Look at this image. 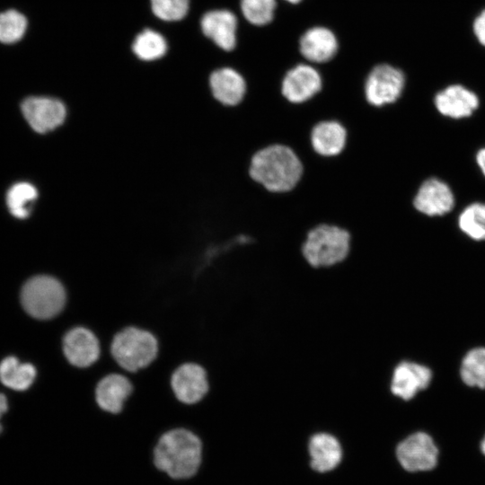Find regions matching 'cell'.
<instances>
[{
    "label": "cell",
    "instance_id": "obj_25",
    "mask_svg": "<svg viewBox=\"0 0 485 485\" xmlns=\"http://www.w3.org/2000/svg\"><path fill=\"white\" fill-rule=\"evenodd\" d=\"M38 196L35 187L28 182H19L10 188L6 196L7 207L13 216L25 218L29 216L28 205Z\"/></svg>",
    "mask_w": 485,
    "mask_h": 485
},
{
    "label": "cell",
    "instance_id": "obj_9",
    "mask_svg": "<svg viewBox=\"0 0 485 485\" xmlns=\"http://www.w3.org/2000/svg\"><path fill=\"white\" fill-rule=\"evenodd\" d=\"M454 201V193L445 182L429 178L418 188L411 203L414 209L422 215L441 216L453 210Z\"/></svg>",
    "mask_w": 485,
    "mask_h": 485
},
{
    "label": "cell",
    "instance_id": "obj_1",
    "mask_svg": "<svg viewBox=\"0 0 485 485\" xmlns=\"http://www.w3.org/2000/svg\"><path fill=\"white\" fill-rule=\"evenodd\" d=\"M304 164L288 146L275 143L255 152L250 162L251 179L271 193L293 190L302 179Z\"/></svg>",
    "mask_w": 485,
    "mask_h": 485
},
{
    "label": "cell",
    "instance_id": "obj_16",
    "mask_svg": "<svg viewBox=\"0 0 485 485\" xmlns=\"http://www.w3.org/2000/svg\"><path fill=\"white\" fill-rule=\"evenodd\" d=\"M214 98L225 107H237L246 97L248 83L236 70L223 67L215 70L209 77Z\"/></svg>",
    "mask_w": 485,
    "mask_h": 485
},
{
    "label": "cell",
    "instance_id": "obj_12",
    "mask_svg": "<svg viewBox=\"0 0 485 485\" xmlns=\"http://www.w3.org/2000/svg\"><path fill=\"white\" fill-rule=\"evenodd\" d=\"M171 385L177 399L187 404L199 401L209 388L205 369L194 363L179 366L172 375Z\"/></svg>",
    "mask_w": 485,
    "mask_h": 485
},
{
    "label": "cell",
    "instance_id": "obj_26",
    "mask_svg": "<svg viewBox=\"0 0 485 485\" xmlns=\"http://www.w3.org/2000/svg\"><path fill=\"white\" fill-rule=\"evenodd\" d=\"M27 26L26 17L17 10L9 9L0 13V42L13 44L20 41Z\"/></svg>",
    "mask_w": 485,
    "mask_h": 485
},
{
    "label": "cell",
    "instance_id": "obj_30",
    "mask_svg": "<svg viewBox=\"0 0 485 485\" xmlns=\"http://www.w3.org/2000/svg\"><path fill=\"white\" fill-rule=\"evenodd\" d=\"M7 410H8L7 399L3 393H0V433L3 430L1 418L7 411Z\"/></svg>",
    "mask_w": 485,
    "mask_h": 485
},
{
    "label": "cell",
    "instance_id": "obj_27",
    "mask_svg": "<svg viewBox=\"0 0 485 485\" xmlns=\"http://www.w3.org/2000/svg\"><path fill=\"white\" fill-rule=\"evenodd\" d=\"M275 8V0H241L244 18L257 26L269 23L273 20Z\"/></svg>",
    "mask_w": 485,
    "mask_h": 485
},
{
    "label": "cell",
    "instance_id": "obj_15",
    "mask_svg": "<svg viewBox=\"0 0 485 485\" xmlns=\"http://www.w3.org/2000/svg\"><path fill=\"white\" fill-rule=\"evenodd\" d=\"M63 351L70 364L77 367H87L98 359L100 345L91 331L75 327L64 336Z\"/></svg>",
    "mask_w": 485,
    "mask_h": 485
},
{
    "label": "cell",
    "instance_id": "obj_4",
    "mask_svg": "<svg viewBox=\"0 0 485 485\" xmlns=\"http://www.w3.org/2000/svg\"><path fill=\"white\" fill-rule=\"evenodd\" d=\"M110 351L122 368L136 372L154 361L157 355L158 343L151 332L128 327L114 336Z\"/></svg>",
    "mask_w": 485,
    "mask_h": 485
},
{
    "label": "cell",
    "instance_id": "obj_6",
    "mask_svg": "<svg viewBox=\"0 0 485 485\" xmlns=\"http://www.w3.org/2000/svg\"><path fill=\"white\" fill-rule=\"evenodd\" d=\"M406 85L404 73L389 64L375 66L364 81L366 101L374 108H384L397 103Z\"/></svg>",
    "mask_w": 485,
    "mask_h": 485
},
{
    "label": "cell",
    "instance_id": "obj_8",
    "mask_svg": "<svg viewBox=\"0 0 485 485\" xmlns=\"http://www.w3.org/2000/svg\"><path fill=\"white\" fill-rule=\"evenodd\" d=\"M322 87L321 73L312 66L299 64L284 74L280 93L287 102L301 105L315 98Z\"/></svg>",
    "mask_w": 485,
    "mask_h": 485
},
{
    "label": "cell",
    "instance_id": "obj_17",
    "mask_svg": "<svg viewBox=\"0 0 485 485\" xmlns=\"http://www.w3.org/2000/svg\"><path fill=\"white\" fill-rule=\"evenodd\" d=\"M479 98L463 85L447 86L436 93L435 106L443 116L461 119L470 117L479 107Z\"/></svg>",
    "mask_w": 485,
    "mask_h": 485
},
{
    "label": "cell",
    "instance_id": "obj_29",
    "mask_svg": "<svg viewBox=\"0 0 485 485\" xmlns=\"http://www.w3.org/2000/svg\"><path fill=\"white\" fill-rule=\"evenodd\" d=\"M473 31L479 42L485 46V10H483L473 22Z\"/></svg>",
    "mask_w": 485,
    "mask_h": 485
},
{
    "label": "cell",
    "instance_id": "obj_3",
    "mask_svg": "<svg viewBox=\"0 0 485 485\" xmlns=\"http://www.w3.org/2000/svg\"><path fill=\"white\" fill-rule=\"evenodd\" d=\"M351 249L350 233L337 225L322 223L306 234L301 251L314 269H326L345 261Z\"/></svg>",
    "mask_w": 485,
    "mask_h": 485
},
{
    "label": "cell",
    "instance_id": "obj_14",
    "mask_svg": "<svg viewBox=\"0 0 485 485\" xmlns=\"http://www.w3.org/2000/svg\"><path fill=\"white\" fill-rule=\"evenodd\" d=\"M310 143L313 152L319 156L337 157L347 146V128L337 119L321 120L312 128Z\"/></svg>",
    "mask_w": 485,
    "mask_h": 485
},
{
    "label": "cell",
    "instance_id": "obj_32",
    "mask_svg": "<svg viewBox=\"0 0 485 485\" xmlns=\"http://www.w3.org/2000/svg\"><path fill=\"white\" fill-rule=\"evenodd\" d=\"M481 452L483 453V454L485 455V436L481 441Z\"/></svg>",
    "mask_w": 485,
    "mask_h": 485
},
{
    "label": "cell",
    "instance_id": "obj_22",
    "mask_svg": "<svg viewBox=\"0 0 485 485\" xmlns=\"http://www.w3.org/2000/svg\"><path fill=\"white\" fill-rule=\"evenodd\" d=\"M132 48L138 58L151 61L162 57L166 53L167 43L160 33L146 29L136 37Z\"/></svg>",
    "mask_w": 485,
    "mask_h": 485
},
{
    "label": "cell",
    "instance_id": "obj_10",
    "mask_svg": "<svg viewBox=\"0 0 485 485\" xmlns=\"http://www.w3.org/2000/svg\"><path fill=\"white\" fill-rule=\"evenodd\" d=\"M21 109L29 125L38 133L55 129L66 117L65 105L59 100L49 97L26 98Z\"/></svg>",
    "mask_w": 485,
    "mask_h": 485
},
{
    "label": "cell",
    "instance_id": "obj_23",
    "mask_svg": "<svg viewBox=\"0 0 485 485\" xmlns=\"http://www.w3.org/2000/svg\"><path fill=\"white\" fill-rule=\"evenodd\" d=\"M460 230L474 241H485V204L472 203L466 207L458 218Z\"/></svg>",
    "mask_w": 485,
    "mask_h": 485
},
{
    "label": "cell",
    "instance_id": "obj_2",
    "mask_svg": "<svg viewBox=\"0 0 485 485\" xmlns=\"http://www.w3.org/2000/svg\"><path fill=\"white\" fill-rule=\"evenodd\" d=\"M202 460V443L191 431L175 428L162 435L154 450V463L172 479L194 476Z\"/></svg>",
    "mask_w": 485,
    "mask_h": 485
},
{
    "label": "cell",
    "instance_id": "obj_18",
    "mask_svg": "<svg viewBox=\"0 0 485 485\" xmlns=\"http://www.w3.org/2000/svg\"><path fill=\"white\" fill-rule=\"evenodd\" d=\"M201 30L219 48L230 51L236 43L237 20L227 10H214L205 13L200 22Z\"/></svg>",
    "mask_w": 485,
    "mask_h": 485
},
{
    "label": "cell",
    "instance_id": "obj_31",
    "mask_svg": "<svg viewBox=\"0 0 485 485\" xmlns=\"http://www.w3.org/2000/svg\"><path fill=\"white\" fill-rule=\"evenodd\" d=\"M477 163L485 176V148L478 151L476 155Z\"/></svg>",
    "mask_w": 485,
    "mask_h": 485
},
{
    "label": "cell",
    "instance_id": "obj_28",
    "mask_svg": "<svg viewBox=\"0 0 485 485\" xmlns=\"http://www.w3.org/2000/svg\"><path fill=\"white\" fill-rule=\"evenodd\" d=\"M153 13L164 21H179L189 10V0H151Z\"/></svg>",
    "mask_w": 485,
    "mask_h": 485
},
{
    "label": "cell",
    "instance_id": "obj_21",
    "mask_svg": "<svg viewBox=\"0 0 485 485\" xmlns=\"http://www.w3.org/2000/svg\"><path fill=\"white\" fill-rule=\"evenodd\" d=\"M35 367L29 363H21L15 357H7L0 363V381L5 386L16 390L28 389L36 377Z\"/></svg>",
    "mask_w": 485,
    "mask_h": 485
},
{
    "label": "cell",
    "instance_id": "obj_5",
    "mask_svg": "<svg viewBox=\"0 0 485 485\" xmlns=\"http://www.w3.org/2000/svg\"><path fill=\"white\" fill-rule=\"evenodd\" d=\"M66 291L62 284L50 276H36L22 287L21 302L32 317L47 320L57 315L65 306Z\"/></svg>",
    "mask_w": 485,
    "mask_h": 485
},
{
    "label": "cell",
    "instance_id": "obj_13",
    "mask_svg": "<svg viewBox=\"0 0 485 485\" xmlns=\"http://www.w3.org/2000/svg\"><path fill=\"white\" fill-rule=\"evenodd\" d=\"M310 466L318 472H328L338 467L343 457L340 439L328 431H316L307 440Z\"/></svg>",
    "mask_w": 485,
    "mask_h": 485
},
{
    "label": "cell",
    "instance_id": "obj_7",
    "mask_svg": "<svg viewBox=\"0 0 485 485\" xmlns=\"http://www.w3.org/2000/svg\"><path fill=\"white\" fill-rule=\"evenodd\" d=\"M397 460L408 472H426L437 463L438 449L425 432H415L401 440L395 450Z\"/></svg>",
    "mask_w": 485,
    "mask_h": 485
},
{
    "label": "cell",
    "instance_id": "obj_20",
    "mask_svg": "<svg viewBox=\"0 0 485 485\" xmlns=\"http://www.w3.org/2000/svg\"><path fill=\"white\" fill-rule=\"evenodd\" d=\"M132 384L129 380L119 374H110L104 376L95 389V399L105 411L119 413L125 401L132 392Z\"/></svg>",
    "mask_w": 485,
    "mask_h": 485
},
{
    "label": "cell",
    "instance_id": "obj_33",
    "mask_svg": "<svg viewBox=\"0 0 485 485\" xmlns=\"http://www.w3.org/2000/svg\"><path fill=\"white\" fill-rule=\"evenodd\" d=\"M286 1H287V2H289L291 4H298L302 0H286Z\"/></svg>",
    "mask_w": 485,
    "mask_h": 485
},
{
    "label": "cell",
    "instance_id": "obj_34",
    "mask_svg": "<svg viewBox=\"0 0 485 485\" xmlns=\"http://www.w3.org/2000/svg\"><path fill=\"white\" fill-rule=\"evenodd\" d=\"M363 102H364V101H363ZM361 103H362V102H361ZM359 104H360V103H359ZM354 108H355V107H354ZM352 109H353V108H352ZM348 112H347V113H348ZM347 113H346V114H347ZM346 114H345V115H346ZM345 115H344V116H345ZM344 116H343V117H344ZM341 119H342V118H341Z\"/></svg>",
    "mask_w": 485,
    "mask_h": 485
},
{
    "label": "cell",
    "instance_id": "obj_11",
    "mask_svg": "<svg viewBox=\"0 0 485 485\" xmlns=\"http://www.w3.org/2000/svg\"><path fill=\"white\" fill-rule=\"evenodd\" d=\"M431 376V371L427 366L401 361L392 370L389 389L394 397L410 401L419 391L428 387Z\"/></svg>",
    "mask_w": 485,
    "mask_h": 485
},
{
    "label": "cell",
    "instance_id": "obj_24",
    "mask_svg": "<svg viewBox=\"0 0 485 485\" xmlns=\"http://www.w3.org/2000/svg\"><path fill=\"white\" fill-rule=\"evenodd\" d=\"M460 374L467 385L485 388V348H477L466 354Z\"/></svg>",
    "mask_w": 485,
    "mask_h": 485
},
{
    "label": "cell",
    "instance_id": "obj_19",
    "mask_svg": "<svg viewBox=\"0 0 485 485\" xmlns=\"http://www.w3.org/2000/svg\"><path fill=\"white\" fill-rule=\"evenodd\" d=\"M338 50L334 33L324 27H313L300 39V52L308 61L322 64L331 61Z\"/></svg>",
    "mask_w": 485,
    "mask_h": 485
}]
</instances>
